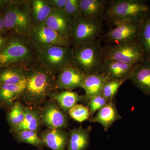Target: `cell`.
<instances>
[{
    "label": "cell",
    "instance_id": "obj_4",
    "mask_svg": "<svg viewBox=\"0 0 150 150\" xmlns=\"http://www.w3.org/2000/svg\"><path fill=\"white\" fill-rule=\"evenodd\" d=\"M150 11L144 1L114 0L106 8L104 18L112 24L123 21L141 23Z\"/></svg>",
    "mask_w": 150,
    "mask_h": 150
},
{
    "label": "cell",
    "instance_id": "obj_25",
    "mask_svg": "<svg viewBox=\"0 0 150 150\" xmlns=\"http://www.w3.org/2000/svg\"><path fill=\"white\" fill-rule=\"evenodd\" d=\"M25 68L13 66L0 69V85L14 84L25 80Z\"/></svg>",
    "mask_w": 150,
    "mask_h": 150
},
{
    "label": "cell",
    "instance_id": "obj_34",
    "mask_svg": "<svg viewBox=\"0 0 150 150\" xmlns=\"http://www.w3.org/2000/svg\"><path fill=\"white\" fill-rule=\"evenodd\" d=\"M8 37L7 32H0V51L4 47Z\"/></svg>",
    "mask_w": 150,
    "mask_h": 150
},
{
    "label": "cell",
    "instance_id": "obj_15",
    "mask_svg": "<svg viewBox=\"0 0 150 150\" xmlns=\"http://www.w3.org/2000/svg\"><path fill=\"white\" fill-rule=\"evenodd\" d=\"M129 80L143 93L150 96V60L137 64Z\"/></svg>",
    "mask_w": 150,
    "mask_h": 150
},
{
    "label": "cell",
    "instance_id": "obj_16",
    "mask_svg": "<svg viewBox=\"0 0 150 150\" xmlns=\"http://www.w3.org/2000/svg\"><path fill=\"white\" fill-rule=\"evenodd\" d=\"M121 118L122 116L118 112L114 100L107 103L89 120L93 123H99L104 131H107L115 121Z\"/></svg>",
    "mask_w": 150,
    "mask_h": 150
},
{
    "label": "cell",
    "instance_id": "obj_27",
    "mask_svg": "<svg viewBox=\"0 0 150 150\" xmlns=\"http://www.w3.org/2000/svg\"><path fill=\"white\" fill-rule=\"evenodd\" d=\"M6 120L10 129L20 124L24 120L25 116V106L17 100L11 107L7 108Z\"/></svg>",
    "mask_w": 150,
    "mask_h": 150
},
{
    "label": "cell",
    "instance_id": "obj_11",
    "mask_svg": "<svg viewBox=\"0 0 150 150\" xmlns=\"http://www.w3.org/2000/svg\"><path fill=\"white\" fill-rule=\"evenodd\" d=\"M46 102L44 106L40 107L42 126L50 129L67 128L69 123L68 115L53 100L49 98Z\"/></svg>",
    "mask_w": 150,
    "mask_h": 150
},
{
    "label": "cell",
    "instance_id": "obj_12",
    "mask_svg": "<svg viewBox=\"0 0 150 150\" xmlns=\"http://www.w3.org/2000/svg\"><path fill=\"white\" fill-rule=\"evenodd\" d=\"M137 64L104 59L99 73L103 74L110 80H118L126 81L131 77Z\"/></svg>",
    "mask_w": 150,
    "mask_h": 150
},
{
    "label": "cell",
    "instance_id": "obj_31",
    "mask_svg": "<svg viewBox=\"0 0 150 150\" xmlns=\"http://www.w3.org/2000/svg\"><path fill=\"white\" fill-rule=\"evenodd\" d=\"M88 101L87 107L90 112V118L93 116L96 112L109 102L101 93L93 97Z\"/></svg>",
    "mask_w": 150,
    "mask_h": 150
},
{
    "label": "cell",
    "instance_id": "obj_26",
    "mask_svg": "<svg viewBox=\"0 0 150 150\" xmlns=\"http://www.w3.org/2000/svg\"><path fill=\"white\" fill-rule=\"evenodd\" d=\"M137 41L142 48L145 59L150 60V11L140 23Z\"/></svg>",
    "mask_w": 150,
    "mask_h": 150
},
{
    "label": "cell",
    "instance_id": "obj_37",
    "mask_svg": "<svg viewBox=\"0 0 150 150\" xmlns=\"http://www.w3.org/2000/svg\"><path fill=\"white\" fill-rule=\"evenodd\" d=\"M4 108H5L1 104H0V109H4Z\"/></svg>",
    "mask_w": 150,
    "mask_h": 150
},
{
    "label": "cell",
    "instance_id": "obj_32",
    "mask_svg": "<svg viewBox=\"0 0 150 150\" xmlns=\"http://www.w3.org/2000/svg\"><path fill=\"white\" fill-rule=\"evenodd\" d=\"M64 11L73 18L82 16L79 0H67Z\"/></svg>",
    "mask_w": 150,
    "mask_h": 150
},
{
    "label": "cell",
    "instance_id": "obj_17",
    "mask_svg": "<svg viewBox=\"0 0 150 150\" xmlns=\"http://www.w3.org/2000/svg\"><path fill=\"white\" fill-rule=\"evenodd\" d=\"M108 2L106 0H79L82 16L101 22L104 18Z\"/></svg>",
    "mask_w": 150,
    "mask_h": 150
},
{
    "label": "cell",
    "instance_id": "obj_2",
    "mask_svg": "<svg viewBox=\"0 0 150 150\" xmlns=\"http://www.w3.org/2000/svg\"><path fill=\"white\" fill-rule=\"evenodd\" d=\"M7 33L6 42L0 51V69L13 66L27 67L36 63L37 52L29 36Z\"/></svg>",
    "mask_w": 150,
    "mask_h": 150
},
{
    "label": "cell",
    "instance_id": "obj_28",
    "mask_svg": "<svg viewBox=\"0 0 150 150\" xmlns=\"http://www.w3.org/2000/svg\"><path fill=\"white\" fill-rule=\"evenodd\" d=\"M13 135L19 143L29 144L39 149H42L45 146L43 140L35 131L24 130L14 133Z\"/></svg>",
    "mask_w": 150,
    "mask_h": 150
},
{
    "label": "cell",
    "instance_id": "obj_7",
    "mask_svg": "<svg viewBox=\"0 0 150 150\" xmlns=\"http://www.w3.org/2000/svg\"><path fill=\"white\" fill-rule=\"evenodd\" d=\"M101 22L81 17L73 19L69 31V40L73 46L90 44L96 41L102 32Z\"/></svg>",
    "mask_w": 150,
    "mask_h": 150
},
{
    "label": "cell",
    "instance_id": "obj_13",
    "mask_svg": "<svg viewBox=\"0 0 150 150\" xmlns=\"http://www.w3.org/2000/svg\"><path fill=\"white\" fill-rule=\"evenodd\" d=\"M86 76L72 66L65 67L56 77V89L72 91L78 88H81Z\"/></svg>",
    "mask_w": 150,
    "mask_h": 150
},
{
    "label": "cell",
    "instance_id": "obj_8",
    "mask_svg": "<svg viewBox=\"0 0 150 150\" xmlns=\"http://www.w3.org/2000/svg\"><path fill=\"white\" fill-rule=\"evenodd\" d=\"M104 59L137 64L146 60L137 40L113 44L103 48Z\"/></svg>",
    "mask_w": 150,
    "mask_h": 150
},
{
    "label": "cell",
    "instance_id": "obj_18",
    "mask_svg": "<svg viewBox=\"0 0 150 150\" xmlns=\"http://www.w3.org/2000/svg\"><path fill=\"white\" fill-rule=\"evenodd\" d=\"M69 132L61 129H48L40 134L45 146L52 150H65Z\"/></svg>",
    "mask_w": 150,
    "mask_h": 150
},
{
    "label": "cell",
    "instance_id": "obj_1",
    "mask_svg": "<svg viewBox=\"0 0 150 150\" xmlns=\"http://www.w3.org/2000/svg\"><path fill=\"white\" fill-rule=\"evenodd\" d=\"M25 86L20 99L28 107H40L50 94L57 90L56 76L36 63L25 68Z\"/></svg>",
    "mask_w": 150,
    "mask_h": 150
},
{
    "label": "cell",
    "instance_id": "obj_6",
    "mask_svg": "<svg viewBox=\"0 0 150 150\" xmlns=\"http://www.w3.org/2000/svg\"><path fill=\"white\" fill-rule=\"evenodd\" d=\"M72 48L70 46L56 45L37 53V64L55 76L65 67L71 66Z\"/></svg>",
    "mask_w": 150,
    "mask_h": 150
},
{
    "label": "cell",
    "instance_id": "obj_22",
    "mask_svg": "<svg viewBox=\"0 0 150 150\" xmlns=\"http://www.w3.org/2000/svg\"><path fill=\"white\" fill-rule=\"evenodd\" d=\"M110 80L100 73L86 75L81 88L85 91L86 100L101 93L103 88L108 81Z\"/></svg>",
    "mask_w": 150,
    "mask_h": 150
},
{
    "label": "cell",
    "instance_id": "obj_36",
    "mask_svg": "<svg viewBox=\"0 0 150 150\" xmlns=\"http://www.w3.org/2000/svg\"><path fill=\"white\" fill-rule=\"evenodd\" d=\"M0 32H5L4 24H3L2 14V12L1 11H0Z\"/></svg>",
    "mask_w": 150,
    "mask_h": 150
},
{
    "label": "cell",
    "instance_id": "obj_21",
    "mask_svg": "<svg viewBox=\"0 0 150 150\" xmlns=\"http://www.w3.org/2000/svg\"><path fill=\"white\" fill-rule=\"evenodd\" d=\"M40 108H33L25 106V116L23 121L13 129H10L12 134L24 130H30L38 133L42 126Z\"/></svg>",
    "mask_w": 150,
    "mask_h": 150
},
{
    "label": "cell",
    "instance_id": "obj_30",
    "mask_svg": "<svg viewBox=\"0 0 150 150\" xmlns=\"http://www.w3.org/2000/svg\"><path fill=\"white\" fill-rule=\"evenodd\" d=\"M68 115L79 123L88 120L91 117L90 112L87 106L78 103L70 109Z\"/></svg>",
    "mask_w": 150,
    "mask_h": 150
},
{
    "label": "cell",
    "instance_id": "obj_9",
    "mask_svg": "<svg viewBox=\"0 0 150 150\" xmlns=\"http://www.w3.org/2000/svg\"><path fill=\"white\" fill-rule=\"evenodd\" d=\"M28 36L37 53L56 45L71 46L69 40L48 27L45 22L33 25Z\"/></svg>",
    "mask_w": 150,
    "mask_h": 150
},
{
    "label": "cell",
    "instance_id": "obj_10",
    "mask_svg": "<svg viewBox=\"0 0 150 150\" xmlns=\"http://www.w3.org/2000/svg\"><path fill=\"white\" fill-rule=\"evenodd\" d=\"M140 23L130 21L115 23L114 28L102 35L103 39L114 44L137 40Z\"/></svg>",
    "mask_w": 150,
    "mask_h": 150
},
{
    "label": "cell",
    "instance_id": "obj_14",
    "mask_svg": "<svg viewBox=\"0 0 150 150\" xmlns=\"http://www.w3.org/2000/svg\"><path fill=\"white\" fill-rule=\"evenodd\" d=\"M73 19L64 11L54 8L45 23L48 27L69 40V31Z\"/></svg>",
    "mask_w": 150,
    "mask_h": 150
},
{
    "label": "cell",
    "instance_id": "obj_5",
    "mask_svg": "<svg viewBox=\"0 0 150 150\" xmlns=\"http://www.w3.org/2000/svg\"><path fill=\"white\" fill-rule=\"evenodd\" d=\"M72 48L71 66L86 75L100 72L104 56L103 48L98 41Z\"/></svg>",
    "mask_w": 150,
    "mask_h": 150
},
{
    "label": "cell",
    "instance_id": "obj_20",
    "mask_svg": "<svg viewBox=\"0 0 150 150\" xmlns=\"http://www.w3.org/2000/svg\"><path fill=\"white\" fill-rule=\"evenodd\" d=\"M48 98L53 100L68 115L69 110L78 103L86 100L85 96L81 95L72 91H57L52 93Z\"/></svg>",
    "mask_w": 150,
    "mask_h": 150
},
{
    "label": "cell",
    "instance_id": "obj_19",
    "mask_svg": "<svg viewBox=\"0 0 150 150\" xmlns=\"http://www.w3.org/2000/svg\"><path fill=\"white\" fill-rule=\"evenodd\" d=\"M91 126L84 128L82 126L69 131L67 143V150H86L90 143Z\"/></svg>",
    "mask_w": 150,
    "mask_h": 150
},
{
    "label": "cell",
    "instance_id": "obj_33",
    "mask_svg": "<svg viewBox=\"0 0 150 150\" xmlns=\"http://www.w3.org/2000/svg\"><path fill=\"white\" fill-rule=\"evenodd\" d=\"M54 8L64 11L67 0H51Z\"/></svg>",
    "mask_w": 150,
    "mask_h": 150
},
{
    "label": "cell",
    "instance_id": "obj_29",
    "mask_svg": "<svg viewBox=\"0 0 150 150\" xmlns=\"http://www.w3.org/2000/svg\"><path fill=\"white\" fill-rule=\"evenodd\" d=\"M126 81L110 80L108 81L103 88L101 94L109 102L114 101L120 87Z\"/></svg>",
    "mask_w": 150,
    "mask_h": 150
},
{
    "label": "cell",
    "instance_id": "obj_23",
    "mask_svg": "<svg viewBox=\"0 0 150 150\" xmlns=\"http://www.w3.org/2000/svg\"><path fill=\"white\" fill-rule=\"evenodd\" d=\"M25 86V80L14 84L0 85V104L5 108L11 107L20 99Z\"/></svg>",
    "mask_w": 150,
    "mask_h": 150
},
{
    "label": "cell",
    "instance_id": "obj_3",
    "mask_svg": "<svg viewBox=\"0 0 150 150\" xmlns=\"http://www.w3.org/2000/svg\"><path fill=\"white\" fill-rule=\"evenodd\" d=\"M2 14L5 32L29 35L33 26L30 0H11Z\"/></svg>",
    "mask_w": 150,
    "mask_h": 150
},
{
    "label": "cell",
    "instance_id": "obj_35",
    "mask_svg": "<svg viewBox=\"0 0 150 150\" xmlns=\"http://www.w3.org/2000/svg\"><path fill=\"white\" fill-rule=\"evenodd\" d=\"M11 0H0V11H2L10 3Z\"/></svg>",
    "mask_w": 150,
    "mask_h": 150
},
{
    "label": "cell",
    "instance_id": "obj_24",
    "mask_svg": "<svg viewBox=\"0 0 150 150\" xmlns=\"http://www.w3.org/2000/svg\"><path fill=\"white\" fill-rule=\"evenodd\" d=\"M33 25L45 22L54 9L51 0H30Z\"/></svg>",
    "mask_w": 150,
    "mask_h": 150
}]
</instances>
